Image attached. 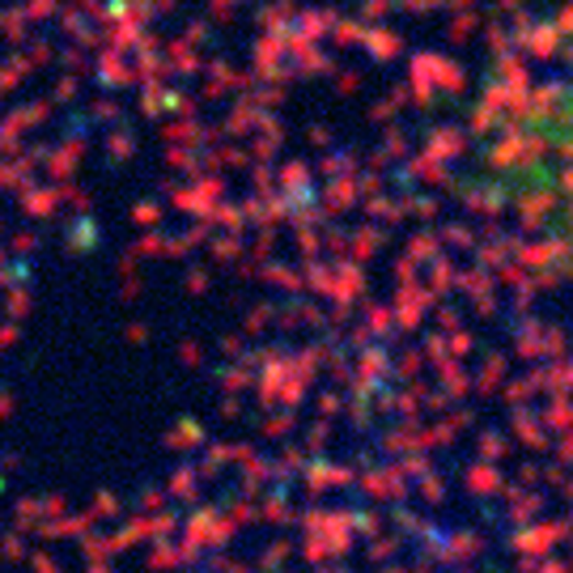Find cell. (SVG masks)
Masks as SVG:
<instances>
[{"label": "cell", "instance_id": "1", "mask_svg": "<svg viewBox=\"0 0 573 573\" xmlns=\"http://www.w3.org/2000/svg\"><path fill=\"white\" fill-rule=\"evenodd\" d=\"M506 200L573 268V56L527 94L502 145Z\"/></svg>", "mask_w": 573, "mask_h": 573}]
</instances>
